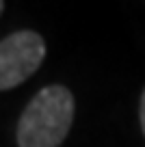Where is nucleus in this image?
Here are the masks:
<instances>
[{"instance_id":"obj_1","label":"nucleus","mask_w":145,"mask_h":147,"mask_svg":"<svg viewBox=\"0 0 145 147\" xmlns=\"http://www.w3.org/2000/svg\"><path fill=\"white\" fill-rule=\"evenodd\" d=\"M74 108V95L67 87H43L18 121V147H59L69 134Z\"/></svg>"},{"instance_id":"obj_2","label":"nucleus","mask_w":145,"mask_h":147,"mask_svg":"<svg viewBox=\"0 0 145 147\" xmlns=\"http://www.w3.org/2000/svg\"><path fill=\"white\" fill-rule=\"evenodd\" d=\"M45 59V41L35 30L11 32L0 41V91L22 84L41 67Z\"/></svg>"},{"instance_id":"obj_3","label":"nucleus","mask_w":145,"mask_h":147,"mask_svg":"<svg viewBox=\"0 0 145 147\" xmlns=\"http://www.w3.org/2000/svg\"><path fill=\"white\" fill-rule=\"evenodd\" d=\"M139 119H141V130H143V134H145V89H143L141 104H139Z\"/></svg>"},{"instance_id":"obj_4","label":"nucleus","mask_w":145,"mask_h":147,"mask_svg":"<svg viewBox=\"0 0 145 147\" xmlns=\"http://www.w3.org/2000/svg\"><path fill=\"white\" fill-rule=\"evenodd\" d=\"M2 9H5V2H2V0H0V13H2Z\"/></svg>"}]
</instances>
